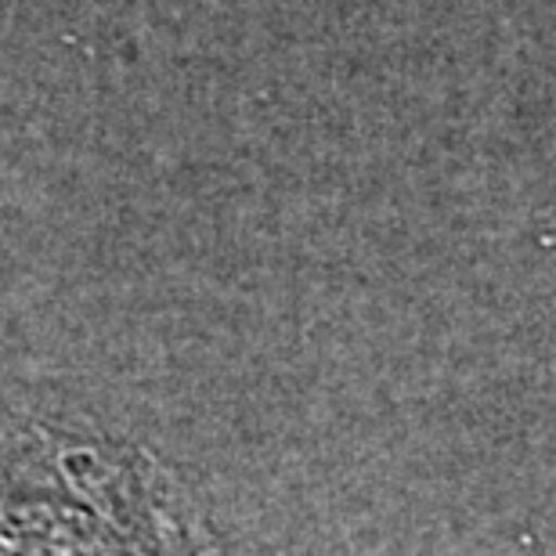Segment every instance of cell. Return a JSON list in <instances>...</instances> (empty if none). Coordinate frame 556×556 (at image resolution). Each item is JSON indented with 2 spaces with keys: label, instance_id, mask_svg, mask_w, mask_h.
Segmentation results:
<instances>
[{
  "label": "cell",
  "instance_id": "6da1fadb",
  "mask_svg": "<svg viewBox=\"0 0 556 556\" xmlns=\"http://www.w3.org/2000/svg\"><path fill=\"white\" fill-rule=\"evenodd\" d=\"M0 556H228L149 444L26 419L0 427Z\"/></svg>",
  "mask_w": 556,
  "mask_h": 556
}]
</instances>
